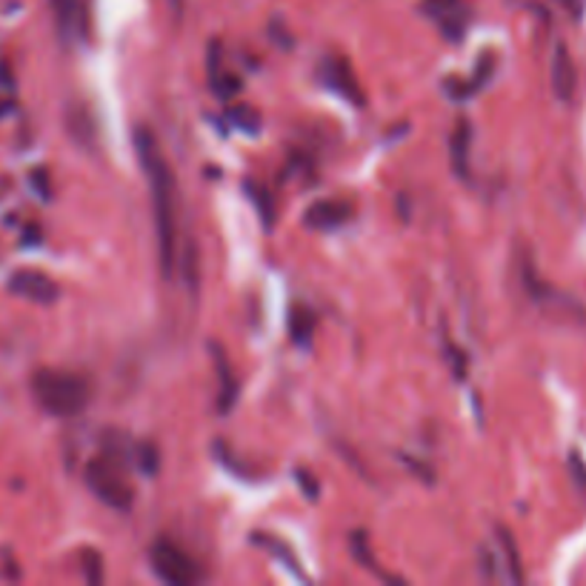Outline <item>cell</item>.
<instances>
[{"label": "cell", "mask_w": 586, "mask_h": 586, "mask_svg": "<svg viewBox=\"0 0 586 586\" xmlns=\"http://www.w3.org/2000/svg\"><path fill=\"white\" fill-rule=\"evenodd\" d=\"M135 149H138L140 170L149 186L154 215V238H158V263L161 275L170 278L178 261V224H175V178L158 140L147 126L135 129Z\"/></svg>", "instance_id": "cell-1"}, {"label": "cell", "mask_w": 586, "mask_h": 586, "mask_svg": "<svg viewBox=\"0 0 586 586\" xmlns=\"http://www.w3.org/2000/svg\"><path fill=\"white\" fill-rule=\"evenodd\" d=\"M32 398L49 415L75 417L92 401V384L80 372L38 370L32 375Z\"/></svg>", "instance_id": "cell-2"}, {"label": "cell", "mask_w": 586, "mask_h": 586, "mask_svg": "<svg viewBox=\"0 0 586 586\" xmlns=\"http://www.w3.org/2000/svg\"><path fill=\"white\" fill-rule=\"evenodd\" d=\"M86 486L92 489V495L101 503H107L109 510L126 512L132 510L135 503V489L126 484V478L121 475L115 461L109 458H95V461L86 463Z\"/></svg>", "instance_id": "cell-3"}, {"label": "cell", "mask_w": 586, "mask_h": 586, "mask_svg": "<svg viewBox=\"0 0 586 586\" xmlns=\"http://www.w3.org/2000/svg\"><path fill=\"white\" fill-rule=\"evenodd\" d=\"M149 563H152L154 575L172 586L198 584V578H201L198 563L186 556L178 544H172V540H166V538L154 540L152 549H149Z\"/></svg>", "instance_id": "cell-4"}, {"label": "cell", "mask_w": 586, "mask_h": 586, "mask_svg": "<svg viewBox=\"0 0 586 586\" xmlns=\"http://www.w3.org/2000/svg\"><path fill=\"white\" fill-rule=\"evenodd\" d=\"M7 289L17 298H24V301L40 303V307H47V303H54L61 298V286L54 284L49 275L35 270H21L15 272L12 278H9Z\"/></svg>", "instance_id": "cell-5"}, {"label": "cell", "mask_w": 586, "mask_h": 586, "mask_svg": "<svg viewBox=\"0 0 586 586\" xmlns=\"http://www.w3.org/2000/svg\"><path fill=\"white\" fill-rule=\"evenodd\" d=\"M426 15L433 17L447 40H461L470 26V9L463 0H424Z\"/></svg>", "instance_id": "cell-6"}, {"label": "cell", "mask_w": 586, "mask_h": 586, "mask_svg": "<svg viewBox=\"0 0 586 586\" xmlns=\"http://www.w3.org/2000/svg\"><path fill=\"white\" fill-rule=\"evenodd\" d=\"M321 80H324L329 89H335V92L340 95V98H347L349 103H356L358 109L366 103V98H363L361 92V84H358L356 72H352V66H349L344 58H326L324 63H321Z\"/></svg>", "instance_id": "cell-7"}, {"label": "cell", "mask_w": 586, "mask_h": 586, "mask_svg": "<svg viewBox=\"0 0 586 586\" xmlns=\"http://www.w3.org/2000/svg\"><path fill=\"white\" fill-rule=\"evenodd\" d=\"M63 121H66V132H70V138L75 140L77 147L89 149V152L98 147V121H95L92 109L86 103H70Z\"/></svg>", "instance_id": "cell-8"}, {"label": "cell", "mask_w": 586, "mask_h": 586, "mask_svg": "<svg viewBox=\"0 0 586 586\" xmlns=\"http://www.w3.org/2000/svg\"><path fill=\"white\" fill-rule=\"evenodd\" d=\"M549 77H552V92L561 103H570L572 95H575V86H578V72H575V63H572L570 49L558 43L556 52H552V70H549Z\"/></svg>", "instance_id": "cell-9"}, {"label": "cell", "mask_w": 586, "mask_h": 586, "mask_svg": "<svg viewBox=\"0 0 586 586\" xmlns=\"http://www.w3.org/2000/svg\"><path fill=\"white\" fill-rule=\"evenodd\" d=\"M52 7L54 24H58V32L61 38L70 43V40H77L86 32V3L84 0H49Z\"/></svg>", "instance_id": "cell-10"}, {"label": "cell", "mask_w": 586, "mask_h": 586, "mask_svg": "<svg viewBox=\"0 0 586 586\" xmlns=\"http://www.w3.org/2000/svg\"><path fill=\"white\" fill-rule=\"evenodd\" d=\"M352 217V207L344 201H317L315 207L307 209V215H303V224L309 229L317 232H329L344 226Z\"/></svg>", "instance_id": "cell-11"}, {"label": "cell", "mask_w": 586, "mask_h": 586, "mask_svg": "<svg viewBox=\"0 0 586 586\" xmlns=\"http://www.w3.org/2000/svg\"><path fill=\"white\" fill-rule=\"evenodd\" d=\"M470 149H472V124L466 117H461L452 129V138H449V163H452V172L458 178H470Z\"/></svg>", "instance_id": "cell-12"}, {"label": "cell", "mask_w": 586, "mask_h": 586, "mask_svg": "<svg viewBox=\"0 0 586 586\" xmlns=\"http://www.w3.org/2000/svg\"><path fill=\"white\" fill-rule=\"evenodd\" d=\"M315 312H312L307 303H292V309H289V338H292V344L309 347V340L315 335Z\"/></svg>", "instance_id": "cell-13"}, {"label": "cell", "mask_w": 586, "mask_h": 586, "mask_svg": "<svg viewBox=\"0 0 586 586\" xmlns=\"http://www.w3.org/2000/svg\"><path fill=\"white\" fill-rule=\"evenodd\" d=\"M212 356H215V370H217V378H221V398H217V409H221V412H229L235 398H238V381H235V372H232L229 361H226V352H221V347H212Z\"/></svg>", "instance_id": "cell-14"}, {"label": "cell", "mask_w": 586, "mask_h": 586, "mask_svg": "<svg viewBox=\"0 0 586 586\" xmlns=\"http://www.w3.org/2000/svg\"><path fill=\"white\" fill-rule=\"evenodd\" d=\"M495 535H498V544H501V556H498V561L503 558V566H507L510 581L521 584V581H524V570H521V552H518L515 538H512V533L507 529V526H498Z\"/></svg>", "instance_id": "cell-15"}, {"label": "cell", "mask_w": 586, "mask_h": 586, "mask_svg": "<svg viewBox=\"0 0 586 586\" xmlns=\"http://www.w3.org/2000/svg\"><path fill=\"white\" fill-rule=\"evenodd\" d=\"M247 195L252 198V203H255L263 226H266V229H272V224H275V207H272V195L258 184H247Z\"/></svg>", "instance_id": "cell-16"}, {"label": "cell", "mask_w": 586, "mask_h": 586, "mask_svg": "<svg viewBox=\"0 0 586 586\" xmlns=\"http://www.w3.org/2000/svg\"><path fill=\"white\" fill-rule=\"evenodd\" d=\"M138 466L144 475H158V470H161V452H158V447H152V444H140Z\"/></svg>", "instance_id": "cell-17"}, {"label": "cell", "mask_w": 586, "mask_h": 586, "mask_svg": "<svg viewBox=\"0 0 586 586\" xmlns=\"http://www.w3.org/2000/svg\"><path fill=\"white\" fill-rule=\"evenodd\" d=\"M232 121L244 132H258L261 129V115L252 107H235L232 109Z\"/></svg>", "instance_id": "cell-18"}, {"label": "cell", "mask_w": 586, "mask_h": 586, "mask_svg": "<svg viewBox=\"0 0 586 586\" xmlns=\"http://www.w3.org/2000/svg\"><path fill=\"white\" fill-rule=\"evenodd\" d=\"M352 556H356V561L361 563V566L375 572V558H372L370 544H366V535L363 533H352Z\"/></svg>", "instance_id": "cell-19"}, {"label": "cell", "mask_w": 586, "mask_h": 586, "mask_svg": "<svg viewBox=\"0 0 586 586\" xmlns=\"http://www.w3.org/2000/svg\"><path fill=\"white\" fill-rule=\"evenodd\" d=\"M84 575H86V584H101V581H103L101 556H98L95 549H86V556H84Z\"/></svg>", "instance_id": "cell-20"}, {"label": "cell", "mask_w": 586, "mask_h": 586, "mask_svg": "<svg viewBox=\"0 0 586 586\" xmlns=\"http://www.w3.org/2000/svg\"><path fill=\"white\" fill-rule=\"evenodd\" d=\"M566 12H570L575 21H581V15H584V9H586V0H558Z\"/></svg>", "instance_id": "cell-21"}]
</instances>
